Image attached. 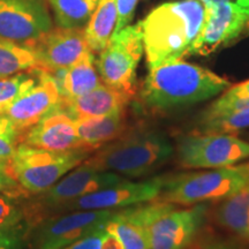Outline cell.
I'll use <instances>...</instances> for the list:
<instances>
[{
	"label": "cell",
	"mask_w": 249,
	"mask_h": 249,
	"mask_svg": "<svg viewBox=\"0 0 249 249\" xmlns=\"http://www.w3.org/2000/svg\"><path fill=\"white\" fill-rule=\"evenodd\" d=\"M230 86L229 80L210 70L177 59L149 68L140 99L147 110L165 113L208 101Z\"/></svg>",
	"instance_id": "cell-1"
},
{
	"label": "cell",
	"mask_w": 249,
	"mask_h": 249,
	"mask_svg": "<svg viewBox=\"0 0 249 249\" xmlns=\"http://www.w3.org/2000/svg\"><path fill=\"white\" fill-rule=\"evenodd\" d=\"M200 0H180L157 6L141 21L148 67L189 55L204 24Z\"/></svg>",
	"instance_id": "cell-2"
},
{
	"label": "cell",
	"mask_w": 249,
	"mask_h": 249,
	"mask_svg": "<svg viewBox=\"0 0 249 249\" xmlns=\"http://www.w3.org/2000/svg\"><path fill=\"white\" fill-rule=\"evenodd\" d=\"M174 154L172 143L160 130L128 129L85 160L99 171L119 174L123 178H141L160 169Z\"/></svg>",
	"instance_id": "cell-3"
},
{
	"label": "cell",
	"mask_w": 249,
	"mask_h": 249,
	"mask_svg": "<svg viewBox=\"0 0 249 249\" xmlns=\"http://www.w3.org/2000/svg\"><path fill=\"white\" fill-rule=\"evenodd\" d=\"M249 185V160L167 178L156 200L174 205L223 201Z\"/></svg>",
	"instance_id": "cell-4"
},
{
	"label": "cell",
	"mask_w": 249,
	"mask_h": 249,
	"mask_svg": "<svg viewBox=\"0 0 249 249\" xmlns=\"http://www.w3.org/2000/svg\"><path fill=\"white\" fill-rule=\"evenodd\" d=\"M135 213L147 233L149 249H186L203 225L207 207L194 204L185 209L154 200L135 205Z\"/></svg>",
	"instance_id": "cell-5"
},
{
	"label": "cell",
	"mask_w": 249,
	"mask_h": 249,
	"mask_svg": "<svg viewBox=\"0 0 249 249\" xmlns=\"http://www.w3.org/2000/svg\"><path fill=\"white\" fill-rule=\"evenodd\" d=\"M90 155L83 149L50 151L18 144L13 157L5 164L11 178L28 197L48 191Z\"/></svg>",
	"instance_id": "cell-6"
},
{
	"label": "cell",
	"mask_w": 249,
	"mask_h": 249,
	"mask_svg": "<svg viewBox=\"0 0 249 249\" xmlns=\"http://www.w3.org/2000/svg\"><path fill=\"white\" fill-rule=\"evenodd\" d=\"M123 177L107 171H99L86 161L65 174L48 191L21 198L23 222L28 231L37 224L51 217L57 208L66 202L101 191L123 181Z\"/></svg>",
	"instance_id": "cell-7"
},
{
	"label": "cell",
	"mask_w": 249,
	"mask_h": 249,
	"mask_svg": "<svg viewBox=\"0 0 249 249\" xmlns=\"http://www.w3.org/2000/svg\"><path fill=\"white\" fill-rule=\"evenodd\" d=\"M141 21L112 35L96 60L102 82L111 88L136 93V70L143 53Z\"/></svg>",
	"instance_id": "cell-8"
},
{
	"label": "cell",
	"mask_w": 249,
	"mask_h": 249,
	"mask_svg": "<svg viewBox=\"0 0 249 249\" xmlns=\"http://www.w3.org/2000/svg\"><path fill=\"white\" fill-rule=\"evenodd\" d=\"M180 166L217 169L249 160V142L233 134H189L177 143Z\"/></svg>",
	"instance_id": "cell-9"
},
{
	"label": "cell",
	"mask_w": 249,
	"mask_h": 249,
	"mask_svg": "<svg viewBox=\"0 0 249 249\" xmlns=\"http://www.w3.org/2000/svg\"><path fill=\"white\" fill-rule=\"evenodd\" d=\"M117 210H82L54 214L28 231L27 247L62 249L82 236L105 227Z\"/></svg>",
	"instance_id": "cell-10"
},
{
	"label": "cell",
	"mask_w": 249,
	"mask_h": 249,
	"mask_svg": "<svg viewBox=\"0 0 249 249\" xmlns=\"http://www.w3.org/2000/svg\"><path fill=\"white\" fill-rule=\"evenodd\" d=\"M205 18L189 55H209L249 35V0L204 4Z\"/></svg>",
	"instance_id": "cell-11"
},
{
	"label": "cell",
	"mask_w": 249,
	"mask_h": 249,
	"mask_svg": "<svg viewBox=\"0 0 249 249\" xmlns=\"http://www.w3.org/2000/svg\"><path fill=\"white\" fill-rule=\"evenodd\" d=\"M166 177H155L141 181H129L124 179L116 185L90 193L66 202L57 208L52 216L71 211L123 209L156 200L163 191ZM49 218V217H48Z\"/></svg>",
	"instance_id": "cell-12"
},
{
	"label": "cell",
	"mask_w": 249,
	"mask_h": 249,
	"mask_svg": "<svg viewBox=\"0 0 249 249\" xmlns=\"http://www.w3.org/2000/svg\"><path fill=\"white\" fill-rule=\"evenodd\" d=\"M52 28L45 0H0V38L28 44Z\"/></svg>",
	"instance_id": "cell-13"
},
{
	"label": "cell",
	"mask_w": 249,
	"mask_h": 249,
	"mask_svg": "<svg viewBox=\"0 0 249 249\" xmlns=\"http://www.w3.org/2000/svg\"><path fill=\"white\" fill-rule=\"evenodd\" d=\"M26 45L36 54L39 70L49 74L67 70L90 51L85 30L77 28H52Z\"/></svg>",
	"instance_id": "cell-14"
},
{
	"label": "cell",
	"mask_w": 249,
	"mask_h": 249,
	"mask_svg": "<svg viewBox=\"0 0 249 249\" xmlns=\"http://www.w3.org/2000/svg\"><path fill=\"white\" fill-rule=\"evenodd\" d=\"M60 102L61 93L54 77L39 70L36 85L18 96L4 112V116L13 123L21 134L58 107Z\"/></svg>",
	"instance_id": "cell-15"
},
{
	"label": "cell",
	"mask_w": 249,
	"mask_h": 249,
	"mask_svg": "<svg viewBox=\"0 0 249 249\" xmlns=\"http://www.w3.org/2000/svg\"><path fill=\"white\" fill-rule=\"evenodd\" d=\"M18 144L50 151L80 149L75 120L59 104L36 124L21 133Z\"/></svg>",
	"instance_id": "cell-16"
},
{
	"label": "cell",
	"mask_w": 249,
	"mask_h": 249,
	"mask_svg": "<svg viewBox=\"0 0 249 249\" xmlns=\"http://www.w3.org/2000/svg\"><path fill=\"white\" fill-rule=\"evenodd\" d=\"M134 96L111 88L104 83L91 91L75 98H62L60 107L74 119L102 117L124 111Z\"/></svg>",
	"instance_id": "cell-17"
},
{
	"label": "cell",
	"mask_w": 249,
	"mask_h": 249,
	"mask_svg": "<svg viewBox=\"0 0 249 249\" xmlns=\"http://www.w3.org/2000/svg\"><path fill=\"white\" fill-rule=\"evenodd\" d=\"M74 120L79 136L80 149L91 154L129 129V123L124 110L108 116L77 118Z\"/></svg>",
	"instance_id": "cell-18"
},
{
	"label": "cell",
	"mask_w": 249,
	"mask_h": 249,
	"mask_svg": "<svg viewBox=\"0 0 249 249\" xmlns=\"http://www.w3.org/2000/svg\"><path fill=\"white\" fill-rule=\"evenodd\" d=\"M62 98H75L102 85L93 52L88 51L67 70L51 74Z\"/></svg>",
	"instance_id": "cell-19"
},
{
	"label": "cell",
	"mask_w": 249,
	"mask_h": 249,
	"mask_svg": "<svg viewBox=\"0 0 249 249\" xmlns=\"http://www.w3.org/2000/svg\"><path fill=\"white\" fill-rule=\"evenodd\" d=\"M116 24L117 0H99L86 29H83L90 51L99 53L107 48L116 29Z\"/></svg>",
	"instance_id": "cell-20"
},
{
	"label": "cell",
	"mask_w": 249,
	"mask_h": 249,
	"mask_svg": "<svg viewBox=\"0 0 249 249\" xmlns=\"http://www.w3.org/2000/svg\"><path fill=\"white\" fill-rule=\"evenodd\" d=\"M105 229L116 236L123 249H149L145 229L136 216L134 205L118 209Z\"/></svg>",
	"instance_id": "cell-21"
},
{
	"label": "cell",
	"mask_w": 249,
	"mask_h": 249,
	"mask_svg": "<svg viewBox=\"0 0 249 249\" xmlns=\"http://www.w3.org/2000/svg\"><path fill=\"white\" fill-rule=\"evenodd\" d=\"M217 218L226 230L249 241V185L223 200Z\"/></svg>",
	"instance_id": "cell-22"
},
{
	"label": "cell",
	"mask_w": 249,
	"mask_h": 249,
	"mask_svg": "<svg viewBox=\"0 0 249 249\" xmlns=\"http://www.w3.org/2000/svg\"><path fill=\"white\" fill-rule=\"evenodd\" d=\"M38 68L36 54L29 46L0 38V79Z\"/></svg>",
	"instance_id": "cell-23"
},
{
	"label": "cell",
	"mask_w": 249,
	"mask_h": 249,
	"mask_svg": "<svg viewBox=\"0 0 249 249\" xmlns=\"http://www.w3.org/2000/svg\"><path fill=\"white\" fill-rule=\"evenodd\" d=\"M61 28L82 29L91 18L99 0H46Z\"/></svg>",
	"instance_id": "cell-24"
},
{
	"label": "cell",
	"mask_w": 249,
	"mask_h": 249,
	"mask_svg": "<svg viewBox=\"0 0 249 249\" xmlns=\"http://www.w3.org/2000/svg\"><path fill=\"white\" fill-rule=\"evenodd\" d=\"M249 128V108L227 111L202 117L197 132L200 134H233Z\"/></svg>",
	"instance_id": "cell-25"
},
{
	"label": "cell",
	"mask_w": 249,
	"mask_h": 249,
	"mask_svg": "<svg viewBox=\"0 0 249 249\" xmlns=\"http://www.w3.org/2000/svg\"><path fill=\"white\" fill-rule=\"evenodd\" d=\"M39 70L23 71L17 75L0 79V114H4L9 105L37 83Z\"/></svg>",
	"instance_id": "cell-26"
},
{
	"label": "cell",
	"mask_w": 249,
	"mask_h": 249,
	"mask_svg": "<svg viewBox=\"0 0 249 249\" xmlns=\"http://www.w3.org/2000/svg\"><path fill=\"white\" fill-rule=\"evenodd\" d=\"M62 249H123V247L116 236L103 227L82 236Z\"/></svg>",
	"instance_id": "cell-27"
},
{
	"label": "cell",
	"mask_w": 249,
	"mask_h": 249,
	"mask_svg": "<svg viewBox=\"0 0 249 249\" xmlns=\"http://www.w3.org/2000/svg\"><path fill=\"white\" fill-rule=\"evenodd\" d=\"M20 133L13 123L4 114H0V161L11 160L18 147Z\"/></svg>",
	"instance_id": "cell-28"
},
{
	"label": "cell",
	"mask_w": 249,
	"mask_h": 249,
	"mask_svg": "<svg viewBox=\"0 0 249 249\" xmlns=\"http://www.w3.org/2000/svg\"><path fill=\"white\" fill-rule=\"evenodd\" d=\"M21 223H24L21 198L0 193V227Z\"/></svg>",
	"instance_id": "cell-29"
},
{
	"label": "cell",
	"mask_w": 249,
	"mask_h": 249,
	"mask_svg": "<svg viewBox=\"0 0 249 249\" xmlns=\"http://www.w3.org/2000/svg\"><path fill=\"white\" fill-rule=\"evenodd\" d=\"M27 234L28 227L24 223L0 227V249H24Z\"/></svg>",
	"instance_id": "cell-30"
},
{
	"label": "cell",
	"mask_w": 249,
	"mask_h": 249,
	"mask_svg": "<svg viewBox=\"0 0 249 249\" xmlns=\"http://www.w3.org/2000/svg\"><path fill=\"white\" fill-rule=\"evenodd\" d=\"M249 98V80L244 81V82L239 83L231 87L224 92L223 96H220L219 98L216 99L213 104L208 107V110L205 112H211L217 110V108L224 107V105L229 104V103L238 101V99H245Z\"/></svg>",
	"instance_id": "cell-31"
},
{
	"label": "cell",
	"mask_w": 249,
	"mask_h": 249,
	"mask_svg": "<svg viewBox=\"0 0 249 249\" xmlns=\"http://www.w3.org/2000/svg\"><path fill=\"white\" fill-rule=\"evenodd\" d=\"M138 1L139 0H117V24L114 33L128 26L133 18Z\"/></svg>",
	"instance_id": "cell-32"
},
{
	"label": "cell",
	"mask_w": 249,
	"mask_h": 249,
	"mask_svg": "<svg viewBox=\"0 0 249 249\" xmlns=\"http://www.w3.org/2000/svg\"><path fill=\"white\" fill-rule=\"evenodd\" d=\"M0 193L17 198H26V195L21 191L18 183L11 178L6 170V164L2 161H0Z\"/></svg>",
	"instance_id": "cell-33"
},
{
	"label": "cell",
	"mask_w": 249,
	"mask_h": 249,
	"mask_svg": "<svg viewBox=\"0 0 249 249\" xmlns=\"http://www.w3.org/2000/svg\"><path fill=\"white\" fill-rule=\"evenodd\" d=\"M245 108H249V98L245 99H238V101L231 102L229 104L224 105V107L217 108V110L211 111V112H204L202 117H208V116H213V114L222 113V112L227 111H235V110H245Z\"/></svg>",
	"instance_id": "cell-34"
},
{
	"label": "cell",
	"mask_w": 249,
	"mask_h": 249,
	"mask_svg": "<svg viewBox=\"0 0 249 249\" xmlns=\"http://www.w3.org/2000/svg\"><path fill=\"white\" fill-rule=\"evenodd\" d=\"M201 249H231V248L225 247V246H213V247H205Z\"/></svg>",
	"instance_id": "cell-35"
},
{
	"label": "cell",
	"mask_w": 249,
	"mask_h": 249,
	"mask_svg": "<svg viewBox=\"0 0 249 249\" xmlns=\"http://www.w3.org/2000/svg\"><path fill=\"white\" fill-rule=\"evenodd\" d=\"M202 4H208V2H220V1H227V0H200Z\"/></svg>",
	"instance_id": "cell-36"
}]
</instances>
